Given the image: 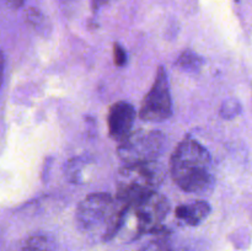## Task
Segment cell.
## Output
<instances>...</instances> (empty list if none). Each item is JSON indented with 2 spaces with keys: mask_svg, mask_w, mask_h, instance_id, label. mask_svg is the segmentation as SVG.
I'll use <instances>...</instances> for the list:
<instances>
[{
  "mask_svg": "<svg viewBox=\"0 0 252 251\" xmlns=\"http://www.w3.org/2000/svg\"><path fill=\"white\" fill-rule=\"evenodd\" d=\"M170 171L177 186L189 193H209L214 187L211 155L192 138L176 148L170 160Z\"/></svg>",
  "mask_w": 252,
  "mask_h": 251,
  "instance_id": "6da1fadb",
  "label": "cell"
},
{
  "mask_svg": "<svg viewBox=\"0 0 252 251\" xmlns=\"http://www.w3.org/2000/svg\"><path fill=\"white\" fill-rule=\"evenodd\" d=\"M165 179V169L158 161L125 165L118 171L117 198L132 203L157 192Z\"/></svg>",
  "mask_w": 252,
  "mask_h": 251,
  "instance_id": "7a4b0ae2",
  "label": "cell"
},
{
  "mask_svg": "<svg viewBox=\"0 0 252 251\" xmlns=\"http://www.w3.org/2000/svg\"><path fill=\"white\" fill-rule=\"evenodd\" d=\"M165 148V137L158 130L130 133L118 147V155L126 165L155 161Z\"/></svg>",
  "mask_w": 252,
  "mask_h": 251,
  "instance_id": "3957f363",
  "label": "cell"
},
{
  "mask_svg": "<svg viewBox=\"0 0 252 251\" xmlns=\"http://www.w3.org/2000/svg\"><path fill=\"white\" fill-rule=\"evenodd\" d=\"M169 209L170 203L166 197L154 192L138 201L128 203L127 214L134 219L138 234L155 233L159 230Z\"/></svg>",
  "mask_w": 252,
  "mask_h": 251,
  "instance_id": "277c9868",
  "label": "cell"
},
{
  "mask_svg": "<svg viewBox=\"0 0 252 251\" xmlns=\"http://www.w3.org/2000/svg\"><path fill=\"white\" fill-rule=\"evenodd\" d=\"M171 115L172 101L167 74L164 66H159L154 84L140 106L139 116L147 122H162Z\"/></svg>",
  "mask_w": 252,
  "mask_h": 251,
  "instance_id": "5b68a950",
  "label": "cell"
},
{
  "mask_svg": "<svg viewBox=\"0 0 252 251\" xmlns=\"http://www.w3.org/2000/svg\"><path fill=\"white\" fill-rule=\"evenodd\" d=\"M115 199L108 193H91L79 204L76 209V225L79 230L90 233L105 224L107 226L108 219L113 209ZM105 233V230H103ZM103 236V235H102Z\"/></svg>",
  "mask_w": 252,
  "mask_h": 251,
  "instance_id": "8992f818",
  "label": "cell"
},
{
  "mask_svg": "<svg viewBox=\"0 0 252 251\" xmlns=\"http://www.w3.org/2000/svg\"><path fill=\"white\" fill-rule=\"evenodd\" d=\"M108 132L112 139L123 142L132 132L135 121V110L130 103L120 101L111 106L108 112Z\"/></svg>",
  "mask_w": 252,
  "mask_h": 251,
  "instance_id": "52a82bcc",
  "label": "cell"
},
{
  "mask_svg": "<svg viewBox=\"0 0 252 251\" xmlns=\"http://www.w3.org/2000/svg\"><path fill=\"white\" fill-rule=\"evenodd\" d=\"M211 213V206L206 201H194L181 204L176 208V217L179 220L187 225H198Z\"/></svg>",
  "mask_w": 252,
  "mask_h": 251,
  "instance_id": "ba28073f",
  "label": "cell"
},
{
  "mask_svg": "<svg viewBox=\"0 0 252 251\" xmlns=\"http://www.w3.org/2000/svg\"><path fill=\"white\" fill-rule=\"evenodd\" d=\"M91 165L89 164L88 160L83 157H74L66 164L65 167V176L68 181L73 184H85L88 180L89 167Z\"/></svg>",
  "mask_w": 252,
  "mask_h": 251,
  "instance_id": "9c48e42d",
  "label": "cell"
},
{
  "mask_svg": "<svg viewBox=\"0 0 252 251\" xmlns=\"http://www.w3.org/2000/svg\"><path fill=\"white\" fill-rule=\"evenodd\" d=\"M56 241L48 234H34L27 238L20 251H54Z\"/></svg>",
  "mask_w": 252,
  "mask_h": 251,
  "instance_id": "30bf717a",
  "label": "cell"
},
{
  "mask_svg": "<svg viewBox=\"0 0 252 251\" xmlns=\"http://www.w3.org/2000/svg\"><path fill=\"white\" fill-rule=\"evenodd\" d=\"M203 64V59L192 51H185L176 61V66L184 71L194 73L198 71Z\"/></svg>",
  "mask_w": 252,
  "mask_h": 251,
  "instance_id": "8fae6325",
  "label": "cell"
},
{
  "mask_svg": "<svg viewBox=\"0 0 252 251\" xmlns=\"http://www.w3.org/2000/svg\"><path fill=\"white\" fill-rule=\"evenodd\" d=\"M139 251H177L172 241L166 236H160L142 246Z\"/></svg>",
  "mask_w": 252,
  "mask_h": 251,
  "instance_id": "7c38bea8",
  "label": "cell"
},
{
  "mask_svg": "<svg viewBox=\"0 0 252 251\" xmlns=\"http://www.w3.org/2000/svg\"><path fill=\"white\" fill-rule=\"evenodd\" d=\"M26 17H27V21H29V24L32 25V26H33L37 31L46 33L47 29H48V26H47L46 17H44L43 15L38 11V10L31 7V9H29V11H27Z\"/></svg>",
  "mask_w": 252,
  "mask_h": 251,
  "instance_id": "4fadbf2b",
  "label": "cell"
},
{
  "mask_svg": "<svg viewBox=\"0 0 252 251\" xmlns=\"http://www.w3.org/2000/svg\"><path fill=\"white\" fill-rule=\"evenodd\" d=\"M240 112H241L240 103H239L236 100H234V98L226 100L220 108V116L223 118H225V120H230V118L236 117Z\"/></svg>",
  "mask_w": 252,
  "mask_h": 251,
  "instance_id": "5bb4252c",
  "label": "cell"
},
{
  "mask_svg": "<svg viewBox=\"0 0 252 251\" xmlns=\"http://www.w3.org/2000/svg\"><path fill=\"white\" fill-rule=\"evenodd\" d=\"M113 53H115V63L118 66L125 65L126 61H127V57H126V51L120 46V44H115V48H113Z\"/></svg>",
  "mask_w": 252,
  "mask_h": 251,
  "instance_id": "9a60e30c",
  "label": "cell"
},
{
  "mask_svg": "<svg viewBox=\"0 0 252 251\" xmlns=\"http://www.w3.org/2000/svg\"><path fill=\"white\" fill-rule=\"evenodd\" d=\"M2 1L5 2L6 6L11 7V9H19V7L24 5L25 0H2Z\"/></svg>",
  "mask_w": 252,
  "mask_h": 251,
  "instance_id": "2e32d148",
  "label": "cell"
},
{
  "mask_svg": "<svg viewBox=\"0 0 252 251\" xmlns=\"http://www.w3.org/2000/svg\"><path fill=\"white\" fill-rule=\"evenodd\" d=\"M2 75H4V54L0 51V86L2 83Z\"/></svg>",
  "mask_w": 252,
  "mask_h": 251,
  "instance_id": "e0dca14e",
  "label": "cell"
},
{
  "mask_svg": "<svg viewBox=\"0 0 252 251\" xmlns=\"http://www.w3.org/2000/svg\"><path fill=\"white\" fill-rule=\"evenodd\" d=\"M110 1V0H93V6L95 7V9H98V7L103 6L105 4H107V2Z\"/></svg>",
  "mask_w": 252,
  "mask_h": 251,
  "instance_id": "ac0fdd59",
  "label": "cell"
}]
</instances>
